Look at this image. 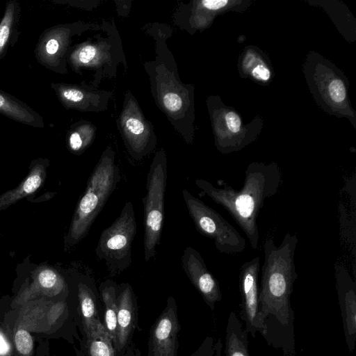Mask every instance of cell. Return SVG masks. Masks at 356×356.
<instances>
[{
	"instance_id": "6da1fadb",
	"label": "cell",
	"mask_w": 356,
	"mask_h": 356,
	"mask_svg": "<svg viewBox=\"0 0 356 356\" xmlns=\"http://www.w3.org/2000/svg\"><path fill=\"white\" fill-rule=\"evenodd\" d=\"M196 186L216 204L222 206L235 220L256 250L259 234L257 218L265 201L280 190L283 178L279 166L274 163H251L245 172L243 185L239 190L224 185L222 188L197 179Z\"/></svg>"
},
{
	"instance_id": "7a4b0ae2",
	"label": "cell",
	"mask_w": 356,
	"mask_h": 356,
	"mask_svg": "<svg viewBox=\"0 0 356 356\" xmlns=\"http://www.w3.org/2000/svg\"><path fill=\"white\" fill-rule=\"evenodd\" d=\"M298 242L296 234L287 232L278 246L272 237L264 243L260 312L264 319L271 314L284 325L289 323L290 296L298 277L295 264Z\"/></svg>"
},
{
	"instance_id": "3957f363",
	"label": "cell",
	"mask_w": 356,
	"mask_h": 356,
	"mask_svg": "<svg viewBox=\"0 0 356 356\" xmlns=\"http://www.w3.org/2000/svg\"><path fill=\"white\" fill-rule=\"evenodd\" d=\"M120 173L112 158L103 157L91 173L86 191L72 218L68 241L79 243L88 233L120 181Z\"/></svg>"
},
{
	"instance_id": "277c9868",
	"label": "cell",
	"mask_w": 356,
	"mask_h": 356,
	"mask_svg": "<svg viewBox=\"0 0 356 356\" xmlns=\"http://www.w3.org/2000/svg\"><path fill=\"white\" fill-rule=\"evenodd\" d=\"M137 225L131 202H127L114 222L101 233L95 253L108 270L119 273L131 264V245Z\"/></svg>"
},
{
	"instance_id": "5b68a950",
	"label": "cell",
	"mask_w": 356,
	"mask_h": 356,
	"mask_svg": "<svg viewBox=\"0 0 356 356\" xmlns=\"http://www.w3.org/2000/svg\"><path fill=\"white\" fill-rule=\"evenodd\" d=\"M182 195L196 229L213 241L221 253L235 254L246 247L245 238L218 212L184 189Z\"/></svg>"
},
{
	"instance_id": "8992f818",
	"label": "cell",
	"mask_w": 356,
	"mask_h": 356,
	"mask_svg": "<svg viewBox=\"0 0 356 356\" xmlns=\"http://www.w3.org/2000/svg\"><path fill=\"white\" fill-rule=\"evenodd\" d=\"M165 160L156 158L151 165L146 180V195L143 198L144 209V257L153 259L160 238L164 218V195L166 186Z\"/></svg>"
},
{
	"instance_id": "52a82bcc",
	"label": "cell",
	"mask_w": 356,
	"mask_h": 356,
	"mask_svg": "<svg viewBox=\"0 0 356 356\" xmlns=\"http://www.w3.org/2000/svg\"><path fill=\"white\" fill-rule=\"evenodd\" d=\"M180 326L177 305L168 296L165 306L149 330L147 356H177Z\"/></svg>"
},
{
	"instance_id": "ba28073f",
	"label": "cell",
	"mask_w": 356,
	"mask_h": 356,
	"mask_svg": "<svg viewBox=\"0 0 356 356\" xmlns=\"http://www.w3.org/2000/svg\"><path fill=\"white\" fill-rule=\"evenodd\" d=\"M260 257H256L245 261L240 268L239 284L242 296L243 312L248 330L253 337L256 331L266 332L265 321L259 309L258 277Z\"/></svg>"
},
{
	"instance_id": "9c48e42d",
	"label": "cell",
	"mask_w": 356,
	"mask_h": 356,
	"mask_svg": "<svg viewBox=\"0 0 356 356\" xmlns=\"http://www.w3.org/2000/svg\"><path fill=\"white\" fill-rule=\"evenodd\" d=\"M181 265L191 282L213 310L222 298L218 281L207 268L200 253L191 246L186 247L181 257Z\"/></svg>"
},
{
	"instance_id": "30bf717a",
	"label": "cell",
	"mask_w": 356,
	"mask_h": 356,
	"mask_svg": "<svg viewBox=\"0 0 356 356\" xmlns=\"http://www.w3.org/2000/svg\"><path fill=\"white\" fill-rule=\"evenodd\" d=\"M117 305V334L113 345L117 356H124L138 324L137 301L129 284L118 286Z\"/></svg>"
},
{
	"instance_id": "8fae6325",
	"label": "cell",
	"mask_w": 356,
	"mask_h": 356,
	"mask_svg": "<svg viewBox=\"0 0 356 356\" xmlns=\"http://www.w3.org/2000/svg\"><path fill=\"white\" fill-rule=\"evenodd\" d=\"M334 274L345 334L349 348L352 351L356 334L355 282L346 267L341 264L334 265Z\"/></svg>"
},
{
	"instance_id": "7c38bea8",
	"label": "cell",
	"mask_w": 356,
	"mask_h": 356,
	"mask_svg": "<svg viewBox=\"0 0 356 356\" xmlns=\"http://www.w3.org/2000/svg\"><path fill=\"white\" fill-rule=\"evenodd\" d=\"M78 299L81 323L85 339L98 328L104 326L97 293L89 284L80 282L78 285Z\"/></svg>"
},
{
	"instance_id": "4fadbf2b",
	"label": "cell",
	"mask_w": 356,
	"mask_h": 356,
	"mask_svg": "<svg viewBox=\"0 0 356 356\" xmlns=\"http://www.w3.org/2000/svg\"><path fill=\"white\" fill-rule=\"evenodd\" d=\"M117 284L111 280L101 283L99 291L104 303L103 325L114 343L117 334Z\"/></svg>"
},
{
	"instance_id": "5bb4252c",
	"label": "cell",
	"mask_w": 356,
	"mask_h": 356,
	"mask_svg": "<svg viewBox=\"0 0 356 356\" xmlns=\"http://www.w3.org/2000/svg\"><path fill=\"white\" fill-rule=\"evenodd\" d=\"M44 177L45 171L43 165H35L26 179L17 188L7 191L0 196V209L34 193L42 185Z\"/></svg>"
},
{
	"instance_id": "9a60e30c",
	"label": "cell",
	"mask_w": 356,
	"mask_h": 356,
	"mask_svg": "<svg viewBox=\"0 0 356 356\" xmlns=\"http://www.w3.org/2000/svg\"><path fill=\"white\" fill-rule=\"evenodd\" d=\"M247 339V334L236 314L231 312L227 327L226 356H250Z\"/></svg>"
},
{
	"instance_id": "2e32d148",
	"label": "cell",
	"mask_w": 356,
	"mask_h": 356,
	"mask_svg": "<svg viewBox=\"0 0 356 356\" xmlns=\"http://www.w3.org/2000/svg\"><path fill=\"white\" fill-rule=\"evenodd\" d=\"M87 356H117L113 342L102 326L85 339Z\"/></svg>"
},
{
	"instance_id": "e0dca14e",
	"label": "cell",
	"mask_w": 356,
	"mask_h": 356,
	"mask_svg": "<svg viewBox=\"0 0 356 356\" xmlns=\"http://www.w3.org/2000/svg\"><path fill=\"white\" fill-rule=\"evenodd\" d=\"M0 112L21 122L34 124L35 116L26 108L0 92Z\"/></svg>"
},
{
	"instance_id": "ac0fdd59",
	"label": "cell",
	"mask_w": 356,
	"mask_h": 356,
	"mask_svg": "<svg viewBox=\"0 0 356 356\" xmlns=\"http://www.w3.org/2000/svg\"><path fill=\"white\" fill-rule=\"evenodd\" d=\"M14 6H8L4 17L0 23V54L3 50L10 36L13 19Z\"/></svg>"
},
{
	"instance_id": "d6986e66",
	"label": "cell",
	"mask_w": 356,
	"mask_h": 356,
	"mask_svg": "<svg viewBox=\"0 0 356 356\" xmlns=\"http://www.w3.org/2000/svg\"><path fill=\"white\" fill-rule=\"evenodd\" d=\"M15 343L18 352L29 355L33 349V339L30 333L24 329H19L15 334Z\"/></svg>"
},
{
	"instance_id": "ffe728a7",
	"label": "cell",
	"mask_w": 356,
	"mask_h": 356,
	"mask_svg": "<svg viewBox=\"0 0 356 356\" xmlns=\"http://www.w3.org/2000/svg\"><path fill=\"white\" fill-rule=\"evenodd\" d=\"M329 92L334 102H342L346 97V89L343 83L340 79L333 80L329 86Z\"/></svg>"
},
{
	"instance_id": "44dd1931",
	"label": "cell",
	"mask_w": 356,
	"mask_h": 356,
	"mask_svg": "<svg viewBox=\"0 0 356 356\" xmlns=\"http://www.w3.org/2000/svg\"><path fill=\"white\" fill-rule=\"evenodd\" d=\"M165 107L170 111H177L182 106L181 97L176 93L169 92L165 94L163 98Z\"/></svg>"
},
{
	"instance_id": "7402d4cb",
	"label": "cell",
	"mask_w": 356,
	"mask_h": 356,
	"mask_svg": "<svg viewBox=\"0 0 356 356\" xmlns=\"http://www.w3.org/2000/svg\"><path fill=\"white\" fill-rule=\"evenodd\" d=\"M214 344L211 337H207L191 356H213Z\"/></svg>"
},
{
	"instance_id": "603a6c76",
	"label": "cell",
	"mask_w": 356,
	"mask_h": 356,
	"mask_svg": "<svg viewBox=\"0 0 356 356\" xmlns=\"http://www.w3.org/2000/svg\"><path fill=\"white\" fill-rule=\"evenodd\" d=\"M225 120L229 129L233 133H237L240 130L241 120L237 114L229 112L225 116Z\"/></svg>"
},
{
	"instance_id": "cb8c5ba5",
	"label": "cell",
	"mask_w": 356,
	"mask_h": 356,
	"mask_svg": "<svg viewBox=\"0 0 356 356\" xmlns=\"http://www.w3.org/2000/svg\"><path fill=\"white\" fill-rule=\"evenodd\" d=\"M62 97L70 102H78L83 99V94L81 90L74 88H67L62 90Z\"/></svg>"
},
{
	"instance_id": "d4e9b609",
	"label": "cell",
	"mask_w": 356,
	"mask_h": 356,
	"mask_svg": "<svg viewBox=\"0 0 356 356\" xmlns=\"http://www.w3.org/2000/svg\"><path fill=\"white\" fill-rule=\"evenodd\" d=\"M126 127L135 135H139L144 131V125L141 121L136 118H129L126 121Z\"/></svg>"
},
{
	"instance_id": "484cf974",
	"label": "cell",
	"mask_w": 356,
	"mask_h": 356,
	"mask_svg": "<svg viewBox=\"0 0 356 356\" xmlns=\"http://www.w3.org/2000/svg\"><path fill=\"white\" fill-rule=\"evenodd\" d=\"M95 54V48L93 46L87 45L81 49L79 54V58L81 63H87L93 59Z\"/></svg>"
},
{
	"instance_id": "4316f807",
	"label": "cell",
	"mask_w": 356,
	"mask_h": 356,
	"mask_svg": "<svg viewBox=\"0 0 356 356\" xmlns=\"http://www.w3.org/2000/svg\"><path fill=\"white\" fill-rule=\"evenodd\" d=\"M227 2L226 0H204L202 3L204 8L216 10L224 7Z\"/></svg>"
},
{
	"instance_id": "83f0119b",
	"label": "cell",
	"mask_w": 356,
	"mask_h": 356,
	"mask_svg": "<svg viewBox=\"0 0 356 356\" xmlns=\"http://www.w3.org/2000/svg\"><path fill=\"white\" fill-rule=\"evenodd\" d=\"M70 148L74 151L79 150L83 146V140L78 132L72 133L69 138Z\"/></svg>"
},
{
	"instance_id": "f1b7e54d",
	"label": "cell",
	"mask_w": 356,
	"mask_h": 356,
	"mask_svg": "<svg viewBox=\"0 0 356 356\" xmlns=\"http://www.w3.org/2000/svg\"><path fill=\"white\" fill-rule=\"evenodd\" d=\"M252 75L258 79L266 81L270 78V73L266 67L258 65L252 70Z\"/></svg>"
},
{
	"instance_id": "f546056e",
	"label": "cell",
	"mask_w": 356,
	"mask_h": 356,
	"mask_svg": "<svg viewBox=\"0 0 356 356\" xmlns=\"http://www.w3.org/2000/svg\"><path fill=\"white\" fill-rule=\"evenodd\" d=\"M59 48L58 42L56 39H50L46 44L45 50L47 54L53 55L55 54Z\"/></svg>"
},
{
	"instance_id": "4dcf8cb0",
	"label": "cell",
	"mask_w": 356,
	"mask_h": 356,
	"mask_svg": "<svg viewBox=\"0 0 356 356\" xmlns=\"http://www.w3.org/2000/svg\"><path fill=\"white\" fill-rule=\"evenodd\" d=\"M124 356H142L140 350L138 348H136L134 346H130L126 350L125 354Z\"/></svg>"
}]
</instances>
